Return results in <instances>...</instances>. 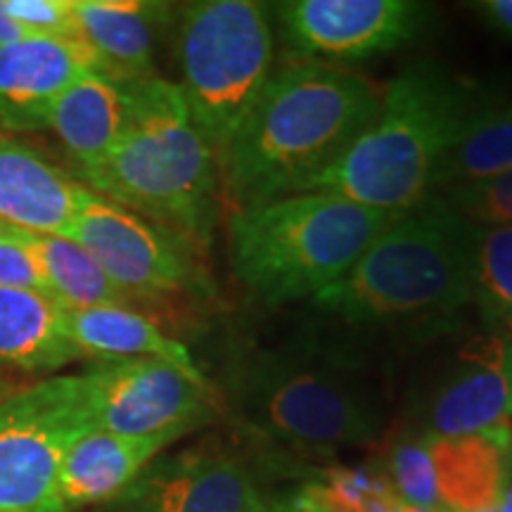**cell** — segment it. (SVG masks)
<instances>
[{"instance_id": "obj_1", "label": "cell", "mask_w": 512, "mask_h": 512, "mask_svg": "<svg viewBox=\"0 0 512 512\" xmlns=\"http://www.w3.org/2000/svg\"><path fill=\"white\" fill-rule=\"evenodd\" d=\"M382 93L363 74L323 62L273 72L221 159L233 211L294 195L337 162L377 117Z\"/></svg>"}, {"instance_id": "obj_2", "label": "cell", "mask_w": 512, "mask_h": 512, "mask_svg": "<svg viewBox=\"0 0 512 512\" xmlns=\"http://www.w3.org/2000/svg\"><path fill=\"white\" fill-rule=\"evenodd\" d=\"M131 110L119 143L81 185L169 230L185 245H209L221 211V169L192 121L178 83L128 81Z\"/></svg>"}, {"instance_id": "obj_3", "label": "cell", "mask_w": 512, "mask_h": 512, "mask_svg": "<svg viewBox=\"0 0 512 512\" xmlns=\"http://www.w3.org/2000/svg\"><path fill=\"white\" fill-rule=\"evenodd\" d=\"M479 105L441 64H408L384 88L366 131L299 192H328L387 214L418 209L434 197L439 166Z\"/></svg>"}, {"instance_id": "obj_4", "label": "cell", "mask_w": 512, "mask_h": 512, "mask_svg": "<svg viewBox=\"0 0 512 512\" xmlns=\"http://www.w3.org/2000/svg\"><path fill=\"white\" fill-rule=\"evenodd\" d=\"M238 399L254 432L318 453L377 444L389 420L382 377L356 349L318 335L252 356Z\"/></svg>"}, {"instance_id": "obj_5", "label": "cell", "mask_w": 512, "mask_h": 512, "mask_svg": "<svg viewBox=\"0 0 512 512\" xmlns=\"http://www.w3.org/2000/svg\"><path fill=\"white\" fill-rule=\"evenodd\" d=\"M477 226L437 195L396 216L316 306L356 328L451 316L472 302Z\"/></svg>"}, {"instance_id": "obj_6", "label": "cell", "mask_w": 512, "mask_h": 512, "mask_svg": "<svg viewBox=\"0 0 512 512\" xmlns=\"http://www.w3.org/2000/svg\"><path fill=\"white\" fill-rule=\"evenodd\" d=\"M396 216L328 192L275 197L228 216L230 266L264 306L318 297L354 268Z\"/></svg>"}, {"instance_id": "obj_7", "label": "cell", "mask_w": 512, "mask_h": 512, "mask_svg": "<svg viewBox=\"0 0 512 512\" xmlns=\"http://www.w3.org/2000/svg\"><path fill=\"white\" fill-rule=\"evenodd\" d=\"M273 27L252 0H197L178 12L181 88L216 162L245 124L273 76Z\"/></svg>"}, {"instance_id": "obj_8", "label": "cell", "mask_w": 512, "mask_h": 512, "mask_svg": "<svg viewBox=\"0 0 512 512\" xmlns=\"http://www.w3.org/2000/svg\"><path fill=\"white\" fill-rule=\"evenodd\" d=\"M74 394L88 430L124 437H183L214 420L207 380L159 358L100 361L74 375Z\"/></svg>"}, {"instance_id": "obj_9", "label": "cell", "mask_w": 512, "mask_h": 512, "mask_svg": "<svg viewBox=\"0 0 512 512\" xmlns=\"http://www.w3.org/2000/svg\"><path fill=\"white\" fill-rule=\"evenodd\" d=\"M74 375L50 377L0 401V512H62L64 453L86 432Z\"/></svg>"}, {"instance_id": "obj_10", "label": "cell", "mask_w": 512, "mask_h": 512, "mask_svg": "<svg viewBox=\"0 0 512 512\" xmlns=\"http://www.w3.org/2000/svg\"><path fill=\"white\" fill-rule=\"evenodd\" d=\"M425 437H512V337L489 330L444 349L413 389L411 425Z\"/></svg>"}, {"instance_id": "obj_11", "label": "cell", "mask_w": 512, "mask_h": 512, "mask_svg": "<svg viewBox=\"0 0 512 512\" xmlns=\"http://www.w3.org/2000/svg\"><path fill=\"white\" fill-rule=\"evenodd\" d=\"M67 238L98 261L131 304L174 297L195 280L183 240L86 185Z\"/></svg>"}, {"instance_id": "obj_12", "label": "cell", "mask_w": 512, "mask_h": 512, "mask_svg": "<svg viewBox=\"0 0 512 512\" xmlns=\"http://www.w3.org/2000/svg\"><path fill=\"white\" fill-rule=\"evenodd\" d=\"M285 41L318 60H368L411 43L430 8L413 0H287L273 5Z\"/></svg>"}, {"instance_id": "obj_13", "label": "cell", "mask_w": 512, "mask_h": 512, "mask_svg": "<svg viewBox=\"0 0 512 512\" xmlns=\"http://www.w3.org/2000/svg\"><path fill=\"white\" fill-rule=\"evenodd\" d=\"M254 467L221 446L174 453L140 472L112 512H271Z\"/></svg>"}, {"instance_id": "obj_14", "label": "cell", "mask_w": 512, "mask_h": 512, "mask_svg": "<svg viewBox=\"0 0 512 512\" xmlns=\"http://www.w3.org/2000/svg\"><path fill=\"white\" fill-rule=\"evenodd\" d=\"M110 74L83 38L29 36L0 48V131L50 126L57 100L88 74ZM112 76V74H110Z\"/></svg>"}, {"instance_id": "obj_15", "label": "cell", "mask_w": 512, "mask_h": 512, "mask_svg": "<svg viewBox=\"0 0 512 512\" xmlns=\"http://www.w3.org/2000/svg\"><path fill=\"white\" fill-rule=\"evenodd\" d=\"M83 185L41 152L0 136V216L19 230L67 235L79 211Z\"/></svg>"}, {"instance_id": "obj_16", "label": "cell", "mask_w": 512, "mask_h": 512, "mask_svg": "<svg viewBox=\"0 0 512 512\" xmlns=\"http://www.w3.org/2000/svg\"><path fill=\"white\" fill-rule=\"evenodd\" d=\"M174 437H124L102 430H86L64 453L57 503L62 512L95 503H112L136 482L157 453Z\"/></svg>"}, {"instance_id": "obj_17", "label": "cell", "mask_w": 512, "mask_h": 512, "mask_svg": "<svg viewBox=\"0 0 512 512\" xmlns=\"http://www.w3.org/2000/svg\"><path fill=\"white\" fill-rule=\"evenodd\" d=\"M79 38L91 46L114 79L157 76V34L171 17V5L143 0H72Z\"/></svg>"}, {"instance_id": "obj_18", "label": "cell", "mask_w": 512, "mask_h": 512, "mask_svg": "<svg viewBox=\"0 0 512 512\" xmlns=\"http://www.w3.org/2000/svg\"><path fill=\"white\" fill-rule=\"evenodd\" d=\"M128 110V81L102 72L83 76L57 100L48 128L76 164V176L98 169L110 157L126 128Z\"/></svg>"}, {"instance_id": "obj_19", "label": "cell", "mask_w": 512, "mask_h": 512, "mask_svg": "<svg viewBox=\"0 0 512 512\" xmlns=\"http://www.w3.org/2000/svg\"><path fill=\"white\" fill-rule=\"evenodd\" d=\"M67 330L74 347L83 354L98 356L100 361L119 358H159L171 363L197 380H207L190 349L157 320L140 313L133 306H98V309L67 311Z\"/></svg>"}, {"instance_id": "obj_20", "label": "cell", "mask_w": 512, "mask_h": 512, "mask_svg": "<svg viewBox=\"0 0 512 512\" xmlns=\"http://www.w3.org/2000/svg\"><path fill=\"white\" fill-rule=\"evenodd\" d=\"M81 351L67 330V311L48 294L0 287V368L57 370Z\"/></svg>"}, {"instance_id": "obj_21", "label": "cell", "mask_w": 512, "mask_h": 512, "mask_svg": "<svg viewBox=\"0 0 512 512\" xmlns=\"http://www.w3.org/2000/svg\"><path fill=\"white\" fill-rule=\"evenodd\" d=\"M510 441L512 437L491 434L427 437L441 510L477 512L494 508L501 496Z\"/></svg>"}, {"instance_id": "obj_22", "label": "cell", "mask_w": 512, "mask_h": 512, "mask_svg": "<svg viewBox=\"0 0 512 512\" xmlns=\"http://www.w3.org/2000/svg\"><path fill=\"white\" fill-rule=\"evenodd\" d=\"M19 233L41 264L50 299H55L64 311L133 306L76 240L67 235H41L27 230Z\"/></svg>"}, {"instance_id": "obj_23", "label": "cell", "mask_w": 512, "mask_h": 512, "mask_svg": "<svg viewBox=\"0 0 512 512\" xmlns=\"http://www.w3.org/2000/svg\"><path fill=\"white\" fill-rule=\"evenodd\" d=\"M512 171V102H482L439 166L437 188L482 181Z\"/></svg>"}, {"instance_id": "obj_24", "label": "cell", "mask_w": 512, "mask_h": 512, "mask_svg": "<svg viewBox=\"0 0 512 512\" xmlns=\"http://www.w3.org/2000/svg\"><path fill=\"white\" fill-rule=\"evenodd\" d=\"M299 498L318 512H401L403 508L380 460L356 467H325L299 491Z\"/></svg>"}, {"instance_id": "obj_25", "label": "cell", "mask_w": 512, "mask_h": 512, "mask_svg": "<svg viewBox=\"0 0 512 512\" xmlns=\"http://www.w3.org/2000/svg\"><path fill=\"white\" fill-rule=\"evenodd\" d=\"M472 302L489 330H512V228H477Z\"/></svg>"}, {"instance_id": "obj_26", "label": "cell", "mask_w": 512, "mask_h": 512, "mask_svg": "<svg viewBox=\"0 0 512 512\" xmlns=\"http://www.w3.org/2000/svg\"><path fill=\"white\" fill-rule=\"evenodd\" d=\"M380 465L403 503L415 505V508L441 510L425 434L415 432L408 425L389 434L384 441Z\"/></svg>"}, {"instance_id": "obj_27", "label": "cell", "mask_w": 512, "mask_h": 512, "mask_svg": "<svg viewBox=\"0 0 512 512\" xmlns=\"http://www.w3.org/2000/svg\"><path fill=\"white\" fill-rule=\"evenodd\" d=\"M460 219L477 228H512V171L437 192Z\"/></svg>"}, {"instance_id": "obj_28", "label": "cell", "mask_w": 512, "mask_h": 512, "mask_svg": "<svg viewBox=\"0 0 512 512\" xmlns=\"http://www.w3.org/2000/svg\"><path fill=\"white\" fill-rule=\"evenodd\" d=\"M5 10L29 36L79 38L72 0H5Z\"/></svg>"}, {"instance_id": "obj_29", "label": "cell", "mask_w": 512, "mask_h": 512, "mask_svg": "<svg viewBox=\"0 0 512 512\" xmlns=\"http://www.w3.org/2000/svg\"><path fill=\"white\" fill-rule=\"evenodd\" d=\"M0 287L48 294L41 264H38L31 247L24 242L19 228H12L5 235H0Z\"/></svg>"}, {"instance_id": "obj_30", "label": "cell", "mask_w": 512, "mask_h": 512, "mask_svg": "<svg viewBox=\"0 0 512 512\" xmlns=\"http://www.w3.org/2000/svg\"><path fill=\"white\" fill-rule=\"evenodd\" d=\"M472 8L494 34L512 41V0H479Z\"/></svg>"}, {"instance_id": "obj_31", "label": "cell", "mask_w": 512, "mask_h": 512, "mask_svg": "<svg viewBox=\"0 0 512 512\" xmlns=\"http://www.w3.org/2000/svg\"><path fill=\"white\" fill-rule=\"evenodd\" d=\"M24 38H29L27 29L10 17V12L5 10V0H0V48L24 41Z\"/></svg>"}, {"instance_id": "obj_32", "label": "cell", "mask_w": 512, "mask_h": 512, "mask_svg": "<svg viewBox=\"0 0 512 512\" xmlns=\"http://www.w3.org/2000/svg\"><path fill=\"white\" fill-rule=\"evenodd\" d=\"M496 508L498 512H512V441L508 446V453H505V475H503L501 496H498Z\"/></svg>"}, {"instance_id": "obj_33", "label": "cell", "mask_w": 512, "mask_h": 512, "mask_svg": "<svg viewBox=\"0 0 512 512\" xmlns=\"http://www.w3.org/2000/svg\"><path fill=\"white\" fill-rule=\"evenodd\" d=\"M283 512H318L316 508H311V505L309 503H304L302 501V498H294V501L290 503V505H287V508L283 510Z\"/></svg>"}, {"instance_id": "obj_34", "label": "cell", "mask_w": 512, "mask_h": 512, "mask_svg": "<svg viewBox=\"0 0 512 512\" xmlns=\"http://www.w3.org/2000/svg\"><path fill=\"white\" fill-rule=\"evenodd\" d=\"M401 512H444V510H430V508H415V505H408V503H403V508H401Z\"/></svg>"}, {"instance_id": "obj_35", "label": "cell", "mask_w": 512, "mask_h": 512, "mask_svg": "<svg viewBox=\"0 0 512 512\" xmlns=\"http://www.w3.org/2000/svg\"><path fill=\"white\" fill-rule=\"evenodd\" d=\"M12 228H15V226H10V223L5 221L3 216H0V235H5V233H8V230H12Z\"/></svg>"}, {"instance_id": "obj_36", "label": "cell", "mask_w": 512, "mask_h": 512, "mask_svg": "<svg viewBox=\"0 0 512 512\" xmlns=\"http://www.w3.org/2000/svg\"><path fill=\"white\" fill-rule=\"evenodd\" d=\"M5 396H8V392H5V380H3V373H0V401H3Z\"/></svg>"}, {"instance_id": "obj_37", "label": "cell", "mask_w": 512, "mask_h": 512, "mask_svg": "<svg viewBox=\"0 0 512 512\" xmlns=\"http://www.w3.org/2000/svg\"><path fill=\"white\" fill-rule=\"evenodd\" d=\"M477 512H498V508L494 505V508H484V510H477Z\"/></svg>"}]
</instances>
